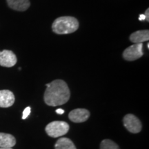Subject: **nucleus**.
Here are the masks:
<instances>
[{
	"instance_id": "3",
	"label": "nucleus",
	"mask_w": 149,
	"mask_h": 149,
	"mask_svg": "<svg viewBox=\"0 0 149 149\" xmlns=\"http://www.w3.org/2000/svg\"><path fill=\"white\" fill-rule=\"evenodd\" d=\"M68 123L63 121H54L46 126V132L51 137H59L68 133L69 130Z\"/></svg>"
},
{
	"instance_id": "14",
	"label": "nucleus",
	"mask_w": 149,
	"mask_h": 149,
	"mask_svg": "<svg viewBox=\"0 0 149 149\" xmlns=\"http://www.w3.org/2000/svg\"><path fill=\"white\" fill-rule=\"evenodd\" d=\"M31 107H28L26 108L23 111V115H22V119L23 120H26V119L27 118L28 116L30 115V113H31Z\"/></svg>"
},
{
	"instance_id": "9",
	"label": "nucleus",
	"mask_w": 149,
	"mask_h": 149,
	"mask_svg": "<svg viewBox=\"0 0 149 149\" xmlns=\"http://www.w3.org/2000/svg\"><path fill=\"white\" fill-rule=\"evenodd\" d=\"M10 8L17 11H25L29 8L31 3L29 0H6Z\"/></svg>"
},
{
	"instance_id": "12",
	"label": "nucleus",
	"mask_w": 149,
	"mask_h": 149,
	"mask_svg": "<svg viewBox=\"0 0 149 149\" xmlns=\"http://www.w3.org/2000/svg\"><path fill=\"white\" fill-rule=\"evenodd\" d=\"M55 149H77L73 142L67 137H62L57 141L55 145Z\"/></svg>"
},
{
	"instance_id": "8",
	"label": "nucleus",
	"mask_w": 149,
	"mask_h": 149,
	"mask_svg": "<svg viewBox=\"0 0 149 149\" xmlns=\"http://www.w3.org/2000/svg\"><path fill=\"white\" fill-rule=\"evenodd\" d=\"M15 95L9 90L0 91V107L8 108L13 105L15 102Z\"/></svg>"
},
{
	"instance_id": "15",
	"label": "nucleus",
	"mask_w": 149,
	"mask_h": 149,
	"mask_svg": "<svg viewBox=\"0 0 149 149\" xmlns=\"http://www.w3.org/2000/svg\"><path fill=\"white\" fill-rule=\"evenodd\" d=\"M149 9L147 8L146 10L145 11V13H144V15H145V17H146V20L147 22L149 21Z\"/></svg>"
},
{
	"instance_id": "19",
	"label": "nucleus",
	"mask_w": 149,
	"mask_h": 149,
	"mask_svg": "<svg viewBox=\"0 0 149 149\" xmlns=\"http://www.w3.org/2000/svg\"><path fill=\"white\" fill-rule=\"evenodd\" d=\"M147 48H149V44H148H148H147Z\"/></svg>"
},
{
	"instance_id": "18",
	"label": "nucleus",
	"mask_w": 149,
	"mask_h": 149,
	"mask_svg": "<svg viewBox=\"0 0 149 149\" xmlns=\"http://www.w3.org/2000/svg\"><path fill=\"white\" fill-rule=\"evenodd\" d=\"M0 149H13L12 148H0Z\"/></svg>"
},
{
	"instance_id": "5",
	"label": "nucleus",
	"mask_w": 149,
	"mask_h": 149,
	"mask_svg": "<svg viewBox=\"0 0 149 149\" xmlns=\"http://www.w3.org/2000/svg\"><path fill=\"white\" fill-rule=\"evenodd\" d=\"M124 126L130 133H138L141 130L140 120L133 114H127L123 119Z\"/></svg>"
},
{
	"instance_id": "13",
	"label": "nucleus",
	"mask_w": 149,
	"mask_h": 149,
	"mask_svg": "<svg viewBox=\"0 0 149 149\" xmlns=\"http://www.w3.org/2000/svg\"><path fill=\"white\" fill-rule=\"evenodd\" d=\"M100 149H120L116 143L111 139H104L100 144Z\"/></svg>"
},
{
	"instance_id": "2",
	"label": "nucleus",
	"mask_w": 149,
	"mask_h": 149,
	"mask_svg": "<svg viewBox=\"0 0 149 149\" xmlns=\"http://www.w3.org/2000/svg\"><path fill=\"white\" fill-rule=\"evenodd\" d=\"M79 29V22L70 16L60 17L56 19L52 24V30L56 34L66 35L75 32Z\"/></svg>"
},
{
	"instance_id": "10",
	"label": "nucleus",
	"mask_w": 149,
	"mask_h": 149,
	"mask_svg": "<svg viewBox=\"0 0 149 149\" xmlns=\"http://www.w3.org/2000/svg\"><path fill=\"white\" fill-rule=\"evenodd\" d=\"M149 40V31L148 30H142L137 31L130 35V40L135 44H139L147 42Z\"/></svg>"
},
{
	"instance_id": "11",
	"label": "nucleus",
	"mask_w": 149,
	"mask_h": 149,
	"mask_svg": "<svg viewBox=\"0 0 149 149\" xmlns=\"http://www.w3.org/2000/svg\"><path fill=\"white\" fill-rule=\"evenodd\" d=\"M16 144V139L10 134L0 133V148H13Z\"/></svg>"
},
{
	"instance_id": "17",
	"label": "nucleus",
	"mask_w": 149,
	"mask_h": 149,
	"mask_svg": "<svg viewBox=\"0 0 149 149\" xmlns=\"http://www.w3.org/2000/svg\"><path fill=\"white\" fill-rule=\"evenodd\" d=\"M139 21H144V20H146V17H145L144 15H139Z\"/></svg>"
},
{
	"instance_id": "4",
	"label": "nucleus",
	"mask_w": 149,
	"mask_h": 149,
	"mask_svg": "<svg viewBox=\"0 0 149 149\" xmlns=\"http://www.w3.org/2000/svg\"><path fill=\"white\" fill-rule=\"evenodd\" d=\"M143 44H134L123 52V57L127 61H135L143 56Z\"/></svg>"
},
{
	"instance_id": "6",
	"label": "nucleus",
	"mask_w": 149,
	"mask_h": 149,
	"mask_svg": "<svg viewBox=\"0 0 149 149\" xmlns=\"http://www.w3.org/2000/svg\"><path fill=\"white\" fill-rule=\"evenodd\" d=\"M17 59L13 51L3 50L0 51V66L3 67H13L16 64Z\"/></svg>"
},
{
	"instance_id": "16",
	"label": "nucleus",
	"mask_w": 149,
	"mask_h": 149,
	"mask_svg": "<svg viewBox=\"0 0 149 149\" xmlns=\"http://www.w3.org/2000/svg\"><path fill=\"white\" fill-rule=\"evenodd\" d=\"M56 113L59 115H62L64 113V110H63L61 109H58L56 110Z\"/></svg>"
},
{
	"instance_id": "1",
	"label": "nucleus",
	"mask_w": 149,
	"mask_h": 149,
	"mask_svg": "<svg viewBox=\"0 0 149 149\" xmlns=\"http://www.w3.org/2000/svg\"><path fill=\"white\" fill-rule=\"evenodd\" d=\"M44 102L48 106L57 107L63 105L69 100L70 93L67 84L61 79H56L46 84Z\"/></svg>"
},
{
	"instance_id": "7",
	"label": "nucleus",
	"mask_w": 149,
	"mask_h": 149,
	"mask_svg": "<svg viewBox=\"0 0 149 149\" xmlns=\"http://www.w3.org/2000/svg\"><path fill=\"white\" fill-rule=\"evenodd\" d=\"M90 117V112L84 109H77L70 112L68 117L72 122L81 123L86 122Z\"/></svg>"
}]
</instances>
